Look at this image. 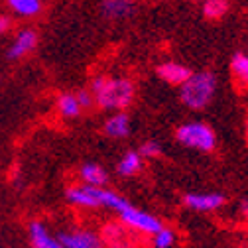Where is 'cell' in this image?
I'll use <instances>...</instances> for the list:
<instances>
[{
    "label": "cell",
    "mask_w": 248,
    "mask_h": 248,
    "mask_svg": "<svg viewBox=\"0 0 248 248\" xmlns=\"http://www.w3.org/2000/svg\"><path fill=\"white\" fill-rule=\"evenodd\" d=\"M199 2H203V0H199Z\"/></svg>",
    "instance_id": "484cf974"
},
{
    "label": "cell",
    "mask_w": 248,
    "mask_h": 248,
    "mask_svg": "<svg viewBox=\"0 0 248 248\" xmlns=\"http://www.w3.org/2000/svg\"><path fill=\"white\" fill-rule=\"evenodd\" d=\"M57 238L65 248H105L101 234L91 229H65Z\"/></svg>",
    "instance_id": "52a82bcc"
},
{
    "label": "cell",
    "mask_w": 248,
    "mask_h": 248,
    "mask_svg": "<svg viewBox=\"0 0 248 248\" xmlns=\"http://www.w3.org/2000/svg\"><path fill=\"white\" fill-rule=\"evenodd\" d=\"M173 244H175V232L166 225L158 232L152 234V246L154 248H171Z\"/></svg>",
    "instance_id": "ffe728a7"
},
{
    "label": "cell",
    "mask_w": 248,
    "mask_h": 248,
    "mask_svg": "<svg viewBox=\"0 0 248 248\" xmlns=\"http://www.w3.org/2000/svg\"><path fill=\"white\" fill-rule=\"evenodd\" d=\"M191 73H193V71H191L189 67L177 63V61H166V63H162V65L158 67V77H160L164 83L175 85V87H179Z\"/></svg>",
    "instance_id": "7c38bea8"
},
{
    "label": "cell",
    "mask_w": 248,
    "mask_h": 248,
    "mask_svg": "<svg viewBox=\"0 0 248 248\" xmlns=\"http://www.w3.org/2000/svg\"><path fill=\"white\" fill-rule=\"evenodd\" d=\"M219 89V79L213 71L191 73L179 85V101L189 110H205Z\"/></svg>",
    "instance_id": "3957f363"
},
{
    "label": "cell",
    "mask_w": 248,
    "mask_h": 248,
    "mask_svg": "<svg viewBox=\"0 0 248 248\" xmlns=\"http://www.w3.org/2000/svg\"><path fill=\"white\" fill-rule=\"evenodd\" d=\"M38 32L34 28H22L14 34L12 42L6 47V59L10 61H20L26 55H30L36 47H38Z\"/></svg>",
    "instance_id": "8992f818"
},
{
    "label": "cell",
    "mask_w": 248,
    "mask_h": 248,
    "mask_svg": "<svg viewBox=\"0 0 248 248\" xmlns=\"http://www.w3.org/2000/svg\"><path fill=\"white\" fill-rule=\"evenodd\" d=\"M175 140L197 152H205L211 154L217 148V134L209 124L201 122V120H191V122H183L175 128Z\"/></svg>",
    "instance_id": "277c9868"
},
{
    "label": "cell",
    "mask_w": 248,
    "mask_h": 248,
    "mask_svg": "<svg viewBox=\"0 0 248 248\" xmlns=\"http://www.w3.org/2000/svg\"><path fill=\"white\" fill-rule=\"evenodd\" d=\"M240 211H242V217H244V219H248V199H244V201L240 203Z\"/></svg>",
    "instance_id": "cb8c5ba5"
},
{
    "label": "cell",
    "mask_w": 248,
    "mask_h": 248,
    "mask_svg": "<svg viewBox=\"0 0 248 248\" xmlns=\"http://www.w3.org/2000/svg\"><path fill=\"white\" fill-rule=\"evenodd\" d=\"M28 240L32 248H65L42 221H32L28 225Z\"/></svg>",
    "instance_id": "30bf717a"
},
{
    "label": "cell",
    "mask_w": 248,
    "mask_h": 248,
    "mask_svg": "<svg viewBox=\"0 0 248 248\" xmlns=\"http://www.w3.org/2000/svg\"><path fill=\"white\" fill-rule=\"evenodd\" d=\"M101 14L107 20H124L134 14V0H103Z\"/></svg>",
    "instance_id": "4fadbf2b"
},
{
    "label": "cell",
    "mask_w": 248,
    "mask_h": 248,
    "mask_svg": "<svg viewBox=\"0 0 248 248\" xmlns=\"http://www.w3.org/2000/svg\"><path fill=\"white\" fill-rule=\"evenodd\" d=\"M75 97H77V101H79V105H81L83 110H89V108H93V105H95V97H93V93L89 89L75 91Z\"/></svg>",
    "instance_id": "7402d4cb"
},
{
    "label": "cell",
    "mask_w": 248,
    "mask_h": 248,
    "mask_svg": "<svg viewBox=\"0 0 248 248\" xmlns=\"http://www.w3.org/2000/svg\"><path fill=\"white\" fill-rule=\"evenodd\" d=\"M134 231L128 229L124 223H107L101 229V238L105 242V248H132Z\"/></svg>",
    "instance_id": "ba28073f"
},
{
    "label": "cell",
    "mask_w": 248,
    "mask_h": 248,
    "mask_svg": "<svg viewBox=\"0 0 248 248\" xmlns=\"http://www.w3.org/2000/svg\"><path fill=\"white\" fill-rule=\"evenodd\" d=\"M138 152H140V156L144 160H154V158H160L162 156L164 148H162V144L158 140H146V142H142V146H140Z\"/></svg>",
    "instance_id": "44dd1931"
},
{
    "label": "cell",
    "mask_w": 248,
    "mask_h": 248,
    "mask_svg": "<svg viewBox=\"0 0 248 248\" xmlns=\"http://www.w3.org/2000/svg\"><path fill=\"white\" fill-rule=\"evenodd\" d=\"M227 203V197L223 193H187L183 195V205L197 211V213H211L221 209Z\"/></svg>",
    "instance_id": "9c48e42d"
},
{
    "label": "cell",
    "mask_w": 248,
    "mask_h": 248,
    "mask_svg": "<svg viewBox=\"0 0 248 248\" xmlns=\"http://www.w3.org/2000/svg\"><path fill=\"white\" fill-rule=\"evenodd\" d=\"M65 199L81 209H110L116 215L126 207L130 201L124 199L112 189H107L105 185H73L65 191Z\"/></svg>",
    "instance_id": "7a4b0ae2"
},
{
    "label": "cell",
    "mask_w": 248,
    "mask_h": 248,
    "mask_svg": "<svg viewBox=\"0 0 248 248\" xmlns=\"http://www.w3.org/2000/svg\"><path fill=\"white\" fill-rule=\"evenodd\" d=\"M95 105L103 110H124L136 99V85L128 77H107L97 75L91 79V89Z\"/></svg>",
    "instance_id": "6da1fadb"
},
{
    "label": "cell",
    "mask_w": 248,
    "mask_h": 248,
    "mask_svg": "<svg viewBox=\"0 0 248 248\" xmlns=\"http://www.w3.org/2000/svg\"><path fill=\"white\" fill-rule=\"evenodd\" d=\"M79 177L83 183L87 185H107L108 183V173L107 170L101 166V164H95V162H87L79 168Z\"/></svg>",
    "instance_id": "9a60e30c"
},
{
    "label": "cell",
    "mask_w": 248,
    "mask_h": 248,
    "mask_svg": "<svg viewBox=\"0 0 248 248\" xmlns=\"http://www.w3.org/2000/svg\"><path fill=\"white\" fill-rule=\"evenodd\" d=\"M118 221L124 223L128 229H132L134 232H142V234H154L164 227V221L160 217H156L154 213H148L144 209L132 207L130 203L118 213Z\"/></svg>",
    "instance_id": "5b68a950"
},
{
    "label": "cell",
    "mask_w": 248,
    "mask_h": 248,
    "mask_svg": "<svg viewBox=\"0 0 248 248\" xmlns=\"http://www.w3.org/2000/svg\"><path fill=\"white\" fill-rule=\"evenodd\" d=\"M229 12V0H203V14L209 20H221Z\"/></svg>",
    "instance_id": "d6986e66"
},
{
    "label": "cell",
    "mask_w": 248,
    "mask_h": 248,
    "mask_svg": "<svg viewBox=\"0 0 248 248\" xmlns=\"http://www.w3.org/2000/svg\"><path fill=\"white\" fill-rule=\"evenodd\" d=\"M244 142H246V148H248V114L244 118Z\"/></svg>",
    "instance_id": "d4e9b609"
},
{
    "label": "cell",
    "mask_w": 248,
    "mask_h": 248,
    "mask_svg": "<svg viewBox=\"0 0 248 248\" xmlns=\"http://www.w3.org/2000/svg\"><path fill=\"white\" fill-rule=\"evenodd\" d=\"M6 6L16 18H36L44 10V0H6Z\"/></svg>",
    "instance_id": "5bb4252c"
},
{
    "label": "cell",
    "mask_w": 248,
    "mask_h": 248,
    "mask_svg": "<svg viewBox=\"0 0 248 248\" xmlns=\"http://www.w3.org/2000/svg\"><path fill=\"white\" fill-rule=\"evenodd\" d=\"M103 132L112 138V140H122V138H128L132 132V122L130 116L124 112V110H114V114H110L103 126Z\"/></svg>",
    "instance_id": "8fae6325"
},
{
    "label": "cell",
    "mask_w": 248,
    "mask_h": 248,
    "mask_svg": "<svg viewBox=\"0 0 248 248\" xmlns=\"http://www.w3.org/2000/svg\"><path fill=\"white\" fill-rule=\"evenodd\" d=\"M12 32V16L8 14H0V38Z\"/></svg>",
    "instance_id": "603a6c76"
},
{
    "label": "cell",
    "mask_w": 248,
    "mask_h": 248,
    "mask_svg": "<svg viewBox=\"0 0 248 248\" xmlns=\"http://www.w3.org/2000/svg\"><path fill=\"white\" fill-rule=\"evenodd\" d=\"M55 108L65 120L77 118L83 112V108H81V105L75 97V93H61V95L55 99Z\"/></svg>",
    "instance_id": "e0dca14e"
},
{
    "label": "cell",
    "mask_w": 248,
    "mask_h": 248,
    "mask_svg": "<svg viewBox=\"0 0 248 248\" xmlns=\"http://www.w3.org/2000/svg\"><path fill=\"white\" fill-rule=\"evenodd\" d=\"M231 75L240 89L248 91V53H234L231 59Z\"/></svg>",
    "instance_id": "ac0fdd59"
},
{
    "label": "cell",
    "mask_w": 248,
    "mask_h": 248,
    "mask_svg": "<svg viewBox=\"0 0 248 248\" xmlns=\"http://www.w3.org/2000/svg\"><path fill=\"white\" fill-rule=\"evenodd\" d=\"M142 166H144V158L140 156V152L130 150V152H126V154H124V156L118 160V164H116V173L122 175V177H134V175L140 173Z\"/></svg>",
    "instance_id": "2e32d148"
}]
</instances>
